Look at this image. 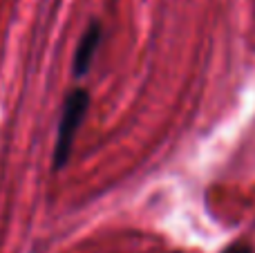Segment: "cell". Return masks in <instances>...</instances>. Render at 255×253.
Here are the masks:
<instances>
[{"instance_id": "cell-1", "label": "cell", "mask_w": 255, "mask_h": 253, "mask_svg": "<svg viewBox=\"0 0 255 253\" xmlns=\"http://www.w3.org/2000/svg\"><path fill=\"white\" fill-rule=\"evenodd\" d=\"M90 108V94L85 90H74L65 97L63 103V115L58 121V132H56V143H54V170H61L63 166L70 161L72 148H74V139L79 132L81 124H83L85 115Z\"/></svg>"}, {"instance_id": "cell-2", "label": "cell", "mask_w": 255, "mask_h": 253, "mask_svg": "<svg viewBox=\"0 0 255 253\" xmlns=\"http://www.w3.org/2000/svg\"><path fill=\"white\" fill-rule=\"evenodd\" d=\"M99 45H101V22H90V27L83 31L79 40V47H76L74 61H72V72L74 76H85L90 72V65L94 61V54H97Z\"/></svg>"}, {"instance_id": "cell-3", "label": "cell", "mask_w": 255, "mask_h": 253, "mask_svg": "<svg viewBox=\"0 0 255 253\" xmlns=\"http://www.w3.org/2000/svg\"><path fill=\"white\" fill-rule=\"evenodd\" d=\"M222 253H255L251 245H247V242H235V245L226 247Z\"/></svg>"}]
</instances>
